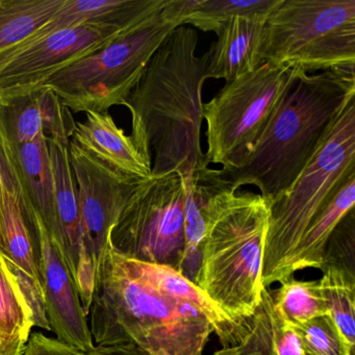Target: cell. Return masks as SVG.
I'll return each instance as SVG.
<instances>
[{
	"label": "cell",
	"mask_w": 355,
	"mask_h": 355,
	"mask_svg": "<svg viewBox=\"0 0 355 355\" xmlns=\"http://www.w3.org/2000/svg\"><path fill=\"white\" fill-rule=\"evenodd\" d=\"M199 37L188 26L176 28L149 62L126 99L132 114L130 139L148 163L151 176L192 178L209 166L201 149L202 88L207 53L197 57Z\"/></svg>",
	"instance_id": "1"
},
{
	"label": "cell",
	"mask_w": 355,
	"mask_h": 355,
	"mask_svg": "<svg viewBox=\"0 0 355 355\" xmlns=\"http://www.w3.org/2000/svg\"><path fill=\"white\" fill-rule=\"evenodd\" d=\"M89 315L95 347L134 344L151 355H203L215 332L194 305L132 273L111 245L97 269Z\"/></svg>",
	"instance_id": "2"
},
{
	"label": "cell",
	"mask_w": 355,
	"mask_h": 355,
	"mask_svg": "<svg viewBox=\"0 0 355 355\" xmlns=\"http://www.w3.org/2000/svg\"><path fill=\"white\" fill-rule=\"evenodd\" d=\"M355 96L354 70L300 74L272 116L244 164L238 169L216 170L232 190L257 187L271 205L300 175L330 124Z\"/></svg>",
	"instance_id": "3"
},
{
	"label": "cell",
	"mask_w": 355,
	"mask_h": 355,
	"mask_svg": "<svg viewBox=\"0 0 355 355\" xmlns=\"http://www.w3.org/2000/svg\"><path fill=\"white\" fill-rule=\"evenodd\" d=\"M217 178L194 284L224 313L240 319L254 311L265 288L261 268L269 205L261 194H238Z\"/></svg>",
	"instance_id": "4"
},
{
	"label": "cell",
	"mask_w": 355,
	"mask_h": 355,
	"mask_svg": "<svg viewBox=\"0 0 355 355\" xmlns=\"http://www.w3.org/2000/svg\"><path fill=\"white\" fill-rule=\"evenodd\" d=\"M355 174V96L334 118L317 150L291 188L269 205L261 284L288 280L291 257L313 218Z\"/></svg>",
	"instance_id": "5"
},
{
	"label": "cell",
	"mask_w": 355,
	"mask_h": 355,
	"mask_svg": "<svg viewBox=\"0 0 355 355\" xmlns=\"http://www.w3.org/2000/svg\"><path fill=\"white\" fill-rule=\"evenodd\" d=\"M176 28L180 26L162 10L101 51L60 70L37 90L51 89L76 113H107L125 105L149 62Z\"/></svg>",
	"instance_id": "6"
},
{
	"label": "cell",
	"mask_w": 355,
	"mask_h": 355,
	"mask_svg": "<svg viewBox=\"0 0 355 355\" xmlns=\"http://www.w3.org/2000/svg\"><path fill=\"white\" fill-rule=\"evenodd\" d=\"M261 59L304 73L354 70L355 0H282L266 20Z\"/></svg>",
	"instance_id": "7"
},
{
	"label": "cell",
	"mask_w": 355,
	"mask_h": 355,
	"mask_svg": "<svg viewBox=\"0 0 355 355\" xmlns=\"http://www.w3.org/2000/svg\"><path fill=\"white\" fill-rule=\"evenodd\" d=\"M301 73L266 62L227 83L209 103H203L207 123L205 163L219 164L223 170L240 168Z\"/></svg>",
	"instance_id": "8"
},
{
	"label": "cell",
	"mask_w": 355,
	"mask_h": 355,
	"mask_svg": "<svg viewBox=\"0 0 355 355\" xmlns=\"http://www.w3.org/2000/svg\"><path fill=\"white\" fill-rule=\"evenodd\" d=\"M128 259L180 270L184 250V186L178 174L142 180L110 234Z\"/></svg>",
	"instance_id": "9"
},
{
	"label": "cell",
	"mask_w": 355,
	"mask_h": 355,
	"mask_svg": "<svg viewBox=\"0 0 355 355\" xmlns=\"http://www.w3.org/2000/svg\"><path fill=\"white\" fill-rule=\"evenodd\" d=\"M18 184L26 222L34 242L37 267L51 331L60 342L89 354L94 350L95 346L88 317L80 304L76 282L61 250L30 197L20 186L19 180Z\"/></svg>",
	"instance_id": "10"
},
{
	"label": "cell",
	"mask_w": 355,
	"mask_h": 355,
	"mask_svg": "<svg viewBox=\"0 0 355 355\" xmlns=\"http://www.w3.org/2000/svg\"><path fill=\"white\" fill-rule=\"evenodd\" d=\"M128 31L80 26L49 35L16 55L0 72V105L35 92L60 70L101 51Z\"/></svg>",
	"instance_id": "11"
},
{
	"label": "cell",
	"mask_w": 355,
	"mask_h": 355,
	"mask_svg": "<svg viewBox=\"0 0 355 355\" xmlns=\"http://www.w3.org/2000/svg\"><path fill=\"white\" fill-rule=\"evenodd\" d=\"M70 165L78 188L83 241L97 269L110 245V234L126 201L142 180L107 167L76 146L68 145Z\"/></svg>",
	"instance_id": "12"
},
{
	"label": "cell",
	"mask_w": 355,
	"mask_h": 355,
	"mask_svg": "<svg viewBox=\"0 0 355 355\" xmlns=\"http://www.w3.org/2000/svg\"><path fill=\"white\" fill-rule=\"evenodd\" d=\"M167 0H65L53 17L26 40L0 55V72L28 47L53 33L80 26L128 31L165 8Z\"/></svg>",
	"instance_id": "13"
},
{
	"label": "cell",
	"mask_w": 355,
	"mask_h": 355,
	"mask_svg": "<svg viewBox=\"0 0 355 355\" xmlns=\"http://www.w3.org/2000/svg\"><path fill=\"white\" fill-rule=\"evenodd\" d=\"M12 142L24 144L44 134L49 139L69 144L76 120L55 92L41 88L0 105Z\"/></svg>",
	"instance_id": "14"
},
{
	"label": "cell",
	"mask_w": 355,
	"mask_h": 355,
	"mask_svg": "<svg viewBox=\"0 0 355 355\" xmlns=\"http://www.w3.org/2000/svg\"><path fill=\"white\" fill-rule=\"evenodd\" d=\"M268 15L236 16L217 35L207 51V78L226 84L261 67L263 32Z\"/></svg>",
	"instance_id": "15"
},
{
	"label": "cell",
	"mask_w": 355,
	"mask_h": 355,
	"mask_svg": "<svg viewBox=\"0 0 355 355\" xmlns=\"http://www.w3.org/2000/svg\"><path fill=\"white\" fill-rule=\"evenodd\" d=\"M86 116L85 121H76L72 143L123 175L137 180L150 178L153 164L142 157L109 112H88Z\"/></svg>",
	"instance_id": "16"
},
{
	"label": "cell",
	"mask_w": 355,
	"mask_h": 355,
	"mask_svg": "<svg viewBox=\"0 0 355 355\" xmlns=\"http://www.w3.org/2000/svg\"><path fill=\"white\" fill-rule=\"evenodd\" d=\"M214 355H306L294 328L274 304L267 288L261 292L257 309L241 318V331L232 344L218 349Z\"/></svg>",
	"instance_id": "17"
},
{
	"label": "cell",
	"mask_w": 355,
	"mask_h": 355,
	"mask_svg": "<svg viewBox=\"0 0 355 355\" xmlns=\"http://www.w3.org/2000/svg\"><path fill=\"white\" fill-rule=\"evenodd\" d=\"M12 144L20 184L30 197L36 211L40 214L64 257L63 239L55 209L49 138L41 134L31 142L24 144L12 142Z\"/></svg>",
	"instance_id": "18"
},
{
	"label": "cell",
	"mask_w": 355,
	"mask_h": 355,
	"mask_svg": "<svg viewBox=\"0 0 355 355\" xmlns=\"http://www.w3.org/2000/svg\"><path fill=\"white\" fill-rule=\"evenodd\" d=\"M120 254V253H119ZM123 257V255H122ZM128 269L172 298L190 303L213 324L222 347L232 344L241 331V318L234 319L211 302L194 282L187 279L178 270L168 266L143 263L123 257Z\"/></svg>",
	"instance_id": "19"
},
{
	"label": "cell",
	"mask_w": 355,
	"mask_h": 355,
	"mask_svg": "<svg viewBox=\"0 0 355 355\" xmlns=\"http://www.w3.org/2000/svg\"><path fill=\"white\" fill-rule=\"evenodd\" d=\"M68 145L69 144L49 139L55 187V209L63 239L64 259L74 280L78 252L84 241L78 188L70 165Z\"/></svg>",
	"instance_id": "20"
},
{
	"label": "cell",
	"mask_w": 355,
	"mask_h": 355,
	"mask_svg": "<svg viewBox=\"0 0 355 355\" xmlns=\"http://www.w3.org/2000/svg\"><path fill=\"white\" fill-rule=\"evenodd\" d=\"M355 174L350 176L340 190L328 201L309 224L300 242L291 257L288 266V280L297 271L325 266V251L328 241L343 218L354 209Z\"/></svg>",
	"instance_id": "21"
},
{
	"label": "cell",
	"mask_w": 355,
	"mask_h": 355,
	"mask_svg": "<svg viewBox=\"0 0 355 355\" xmlns=\"http://www.w3.org/2000/svg\"><path fill=\"white\" fill-rule=\"evenodd\" d=\"M34 328L32 313L0 255V355H24Z\"/></svg>",
	"instance_id": "22"
},
{
	"label": "cell",
	"mask_w": 355,
	"mask_h": 355,
	"mask_svg": "<svg viewBox=\"0 0 355 355\" xmlns=\"http://www.w3.org/2000/svg\"><path fill=\"white\" fill-rule=\"evenodd\" d=\"M65 0H0V55L44 26Z\"/></svg>",
	"instance_id": "23"
},
{
	"label": "cell",
	"mask_w": 355,
	"mask_h": 355,
	"mask_svg": "<svg viewBox=\"0 0 355 355\" xmlns=\"http://www.w3.org/2000/svg\"><path fill=\"white\" fill-rule=\"evenodd\" d=\"M319 280L327 315L331 318L347 346H355V274L336 267L324 268Z\"/></svg>",
	"instance_id": "24"
},
{
	"label": "cell",
	"mask_w": 355,
	"mask_h": 355,
	"mask_svg": "<svg viewBox=\"0 0 355 355\" xmlns=\"http://www.w3.org/2000/svg\"><path fill=\"white\" fill-rule=\"evenodd\" d=\"M282 0H195L194 7L184 26L202 32L219 34L223 26L236 16L269 15Z\"/></svg>",
	"instance_id": "25"
},
{
	"label": "cell",
	"mask_w": 355,
	"mask_h": 355,
	"mask_svg": "<svg viewBox=\"0 0 355 355\" xmlns=\"http://www.w3.org/2000/svg\"><path fill=\"white\" fill-rule=\"evenodd\" d=\"M271 294L276 309L291 327L327 315L319 280L302 282L291 278Z\"/></svg>",
	"instance_id": "26"
},
{
	"label": "cell",
	"mask_w": 355,
	"mask_h": 355,
	"mask_svg": "<svg viewBox=\"0 0 355 355\" xmlns=\"http://www.w3.org/2000/svg\"><path fill=\"white\" fill-rule=\"evenodd\" d=\"M309 355H354L343 340L338 327L328 315L313 318L293 326Z\"/></svg>",
	"instance_id": "27"
},
{
	"label": "cell",
	"mask_w": 355,
	"mask_h": 355,
	"mask_svg": "<svg viewBox=\"0 0 355 355\" xmlns=\"http://www.w3.org/2000/svg\"><path fill=\"white\" fill-rule=\"evenodd\" d=\"M355 215L351 209L330 236L325 251V266H336L354 273ZM323 268V269H324Z\"/></svg>",
	"instance_id": "28"
},
{
	"label": "cell",
	"mask_w": 355,
	"mask_h": 355,
	"mask_svg": "<svg viewBox=\"0 0 355 355\" xmlns=\"http://www.w3.org/2000/svg\"><path fill=\"white\" fill-rule=\"evenodd\" d=\"M3 259L17 284L22 298L24 299L26 305L31 309L34 327L51 331V326H49V319H47L46 307H45L44 295H43L40 282L24 272V270L20 269L7 257H3Z\"/></svg>",
	"instance_id": "29"
},
{
	"label": "cell",
	"mask_w": 355,
	"mask_h": 355,
	"mask_svg": "<svg viewBox=\"0 0 355 355\" xmlns=\"http://www.w3.org/2000/svg\"><path fill=\"white\" fill-rule=\"evenodd\" d=\"M96 272V263L83 243L80 252H78L74 282H76V290H78V297H80V304H82L87 317L90 313L93 296H94Z\"/></svg>",
	"instance_id": "30"
},
{
	"label": "cell",
	"mask_w": 355,
	"mask_h": 355,
	"mask_svg": "<svg viewBox=\"0 0 355 355\" xmlns=\"http://www.w3.org/2000/svg\"><path fill=\"white\" fill-rule=\"evenodd\" d=\"M26 352L28 355H88L40 331L31 334Z\"/></svg>",
	"instance_id": "31"
},
{
	"label": "cell",
	"mask_w": 355,
	"mask_h": 355,
	"mask_svg": "<svg viewBox=\"0 0 355 355\" xmlns=\"http://www.w3.org/2000/svg\"><path fill=\"white\" fill-rule=\"evenodd\" d=\"M88 355H151L147 351L134 344L118 345V346L95 347Z\"/></svg>",
	"instance_id": "32"
},
{
	"label": "cell",
	"mask_w": 355,
	"mask_h": 355,
	"mask_svg": "<svg viewBox=\"0 0 355 355\" xmlns=\"http://www.w3.org/2000/svg\"><path fill=\"white\" fill-rule=\"evenodd\" d=\"M3 254V253H1V242H0V255Z\"/></svg>",
	"instance_id": "33"
},
{
	"label": "cell",
	"mask_w": 355,
	"mask_h": 355,
	"mask_svg": "<svg viewBox=\"0 0 355 355\" xmlns=\"http://www.w3.org/2000/svg\"><path fill=\"white\" fill-rule=\"evenodd\" d=\"M24 355H28V353H26H26H24Z\"/></svg>",
	"instance_id": "34"
},
{
	"label": "cell",
	"mask_w": 355,
	"mask_h": 355,
	"mask_svg": "<svg viewBox=\"0 0 355 355\" xmlns=\"http://www.w3.org/2000/svg\"><path fill=\"white\" fill-rule=\"evenodd\" d=\"M0 103H1V98H0Z\"/></svg>",
	"instance_id": "35"
},
{
	"label": "cell",
	"mask_w": 355,
	"mask_h": 355,
	"mask_svg": "<svg viewBox=\"0 0 355 355\" xmlns=\"http://www.w3.org/2000/svg\"><path fill=\"white\" fill-rule=\"evenodd\" d=\"M306 355H309V354H306Z\"/></svg>",
	"instance_id": "36"
}]
</instances>
